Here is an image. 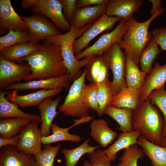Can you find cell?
<instances>
[{
    "label": "cell",
    "instance_id": "1",
    "mask_svg": "<svg viewBox=\"0 0 166 166\" xmlns=\"http://www.w3.org/2000/svg\"><path fill=\"white\" fill-rule=\"evenodd\" d=\"M26 61L30 65V73L23 80L54 78L67 73L59 45L48 43L39 44L38 50L22 59L20 63Z\"/></svg>",
    "mask_w": 166,
    "mask_h": 166
},
{
    "label": "cell",
    "instance_id": "2",
    "mask_svg": "<svg viewBox=\"0 0 166 166\" xmlns=\"http://www.w3.org/2000/svg\"><path fill=\"white\" fill-rule=\"evenodd\" d=\"M160 110L148 97L134 110L132 119L134 130L149 141L161 146L164 121Z\"/></svg>",
    "mask_w": 166,
    "mask_h": 166
},
{
    "label": "cell",
    "instance_id": "3",
    "mask_svg": "<svg viewBox=\"0 0 166 166\" xmlns=\"http://www.w3.org/2000/svg\"><path fill=\"white\" fill-rule=\"evenodd\" d=\"M165 10L161 8L148 20L143 22H138L132 17L127 21L123 38L120 44L128 56L139 67V58L143 50L153 39L149 26L156 18Z\"/></svg>",
    "mask_w": 166,
    "mask_h": 166
},
{
    "label": "cell",
    "instance_id": "4",
    "mask_svg": "<svg viewBox=\"0 0 166 166\" xmlns=\"http://www.w3.org/2000/svg\"><path fill=\"white\" fill-rule=\"evenodd\" d=\"M88 25L80 29L71 26L70 30L67 33L59 35L46 38L43 43L58 45L61 49L64 65L67 73L69 75L70 81L74 80L78 75H81V69L86 66L97 56L94 55L86 57L82 60H77L74 55L73 45L75 41L81 36L91 26Z\"/></svg>",
    "mask_w": 166,
    "mask_h": 166
},
{
    "label": "cell",
    "instance_id": "5",
    "mask_svg": "<svg viewBox=\"0 0 166 166\" xmlns=\"http://www.w3.org/2000/svg\"><path fill=\"white\" fill-rule=\"evenodd\" d=\"M86 75L85 68L81 76L74 81L64 102L59 107V112L65 116L80 118L88 115L89 109L84 104L82 97Z\"/></svg>",
    "mask_w": 166,
    "mask_h": 166
},
{
    "label": "cell",
    "instance_id": "6",
    "mask_svg": "<svg viewBox=\"0 0 166 166\" xmlns=\"http://www.w3.org/2000/svg\"><path fill=\"white\" fill-rule=\"evenodd\" d=\"M120 44L116 42L103 53L102 56L107 61L109 69L113 74L111 84L115 94L126 87L125 80V54Z\"/></svg>",
    "mask_w": 166,
    "mask_h": 166
},
{
    "label": "cell",
    "instance_id": "7",
    "mask_svg": "<svg viewBox=\"0 0 166 166\" xmlns=\"http://www.w3.org/2000/svg\"><path fill=\"white\" fill-rule=\"evenodd\" d=\"M128 20L122 19L112 31L103 34L93 44L87 47L76 56V58L80 60L94 55L102 56L116 42L119 43L121 41Z\"/></svg>",
    "mask_w": 166,
    "mask_h": 166
},
{
    "label": "cell",
    "instance_id": "8",
    "mask_svg": "<svg viewBox=\"0 0 166 166\" xmlns=\"http://www.w3.org/2000/svg\"><path fill=\"white\" fill-rule=\"evenodd\" d=\"M21 18L28 28L30 42L38 43L47 37L62 34L51 22L40 14L36 13Z\"/></svg>",
    "mask_w": 166,
    "mask_h": 166
},
{
    "label": "cell",
    "instance_id": "9",
    "mask_svg": "<svg viewBox=\"0 0 166 166\" xmlns=\"http://www.w3.org/2000/svg\"><path fill=\"white\" fill-rule=\"evenodd\" d=\"M122 19L120 17H109L105 14L93 23L81 36L75 41L73 49L75 56L87 48L94 38L104 31L112 29L116 23Z\"/></svg>",
    "mask_w": 166,
    "mask_h": 166
},
{
    "label": "cell",
    "instance_id": "10",
    "mask_svg": "<svg viewBox=\"0 0 166 166\" xmlns=\"http://www.w3.org/2000/svg\"><path fill=\"white\" fill-rule=\"evenodd\" d=\"M17 63L0 56V88L4 89L19 81L31 73L28 63Z\"/></svg>",
    "mask_w": 166,
    "mask_h": 166
},
{
    "label": "cell",
    "instance_id": "11",
    "mask_svg": "<svg viewBox=\"0 0 166 166\" xmlns=\"http://www.w3.org/2000/svg\"><path fill=\"white\" fill-rule=\"evenodd\" d=\"M38 124L30 122L24 125L19 133V139L16 148L19 151L35 155L42 150V136Z\"/></svg>",
    "mask_w": 166,
    "mask_h": 166
},
{
    "label": "cell",
    "instance_id": "12",
    "mask_svg": "<svg viewBox=\"0 0 166 166\" xmlns=\"http://www.w3.org/2000/svg\"><path fill=\"white\" fill-rule=\"evenodd\" d=\"M31 10L46 16L62 30L68 31L70 29V25L64 16L62 5L59 0H38L36 5L31 8Z\"/></svg>",
    "mask_w": 166,
    "mask_h": 166
},
{
    "label": "cell",
    "instance_id": "13",
    "mask_svg": "<svg viewBox=\"0 0 166 166\" xmlns=\"http://www.w3.org/2000/svg\"><path fill=\"white\" fill-rule=\"evenodd\" d=\"M70 76L69 73L57 77L33 80L24 83H14L4 89L6 90L17 91L27 89L49 90L55 89H67L69 85Z\"/></svg>",
    "mask_w": 166,
    "mask_h": 166
},
{
    "label": "cell",
    "instance_id": "14",
    "mask_svg": "<svg viewBox=\"0 0 166 166\" xmlns=\"http://www.w3.org/2000/svg\"><path fill=\"white\" fill-rule=\"evenodd\" d=\"M28 32L25 22L14 10L10 0H0V34L10 30Z\"/></svg>",
    "mask_w": 166,
    "mask_h": 166
},
{
    "label": "cell",
    "instance_id": "15",
    "mask_svg": "<svg viewBox=\"0 0 166 166\" xmlns=\"http://www.w3.org/2000/svg\"><path fill=\"white\" fill-rule=\"evenodd\" d=\"M62 90L63 89L61 88L41 89L24 95H19L17 91L13 90L10 91L6 97L10 101L22 108L38 106L45 99L60 93Z\"/></svg>",
    "mask_w": 166,
    "mask_h": 166
},
{
    "label": "cell",
    "instance_id": "16",
    "mask_svg": "<svg viewBox=\"0 0 166 166\" xmlns=\"http://www.w3.org/2000/svg\"><path fill=\"white\" fill-rule=\"evenodd\" d=\"M93 117L89 115L78 119L73 120L74 123L71 126L66 128L59 127L55 123H53L51 129L52 134L46 136H42V139L43 145L51 144L62 141H69L74 143H79L82 139L80 136L71 134L69 130L71 128L81 124L89 122L93 120Z\"/></svg>",
    "mask_w": 166,
    "mask_h": 166
},
{
    "label": "cell",
    "instance_id": "17",
    "mask_svg": "<svg viewBox=\"0 0 166 166\" xmlns=\"http://www.w3.org/2000/svg\"><path fill=\"white\" fill-rule=\"evenodd\" d=\"M0 166H37L35 155L19 151L10 145L1 148Z\"/></svg>",
    "mask_w": 166,
    "mask_h": 166
},
{
    "label": "cell",
    "instance_id": "18",
    "mask_svg": "<svg viewBox=\"0 0 166 166\" xmlns=\"http://www.w3.org/2000/svg\"><path fill=\"white\" fill-rule=\"evenodd\" d=\"M166 82V64L161 65L156 62L151 72L148 74L140 90V100L144 102L153 91L164 88Z\"/></svg>",
    "mask_w": 166,
    "mask_h": 166
},
{
    "label": "cell",
    "instance_id": "19",
    "mask_svg": "<svg viewBox=\"0 0 166 166\" xmlns=\"http://www.w3.org/2000/svg\"><path fill=\"white\" fill-rule=\"evenodd\" d=\"M143 3L140 0H111L106 6L105 14L109 17H118L128 20L138 12Z\"/></svg>",
    "mask_w": 166,
    "mask_h": 166
},
{
    "label": "cell",
    "instance_id": "20",
    "mask_svg": "<svg viewBox=\"0 0 166 166\" xmlns=\"http://www.w3.org/2000/svg\"><path fill=\"white\" fill-rule=\"evenodd\" d=\"M106 6L97 5L76 8L71 26L80 29L92 24L105 14Z\"/></svg>",
    "mask_w": 166,
    "mask_h": 166
},
{
    "label": "cell",
    "instance_id": "21",
    "mask_svg": "<svg viewBox=\"0 0 166 166\" xmlns=\"http://www.w3.org/2000/svg\"><path fill=\"white\" fill-rule=\"evenodd\" d=\"M59 96L54 100L49 97L44 100L38 106L40 113L41 125L40 131L42 136L49 135L53 121L58 114L57 109L61 100Z\"/></svg>",
    "mask_w": 166,
    "mask_h": 166
},
{
    "label": "cell",
    "instance_id": "22",
    "mask_svg": "<svg viewBox=\"0 0 166 166\" xmlns=\"http://www.w3.org/2000/svg\"><path fill=\"white\" fill-rule=\"evenodd\" d=\"M92 138L101 147L105 148L111 144L118 134L109 127L105 120L102 119L93 120L90 124Z\"/></svg>",
    "mask_w": 166,
    "mask_h": 166
},
{
    "label": "cell",
    "instance_id": "23",
    "mask_svg": "<svg viewBox=\"0 0 166 166\" xmlns=\"http://www.w3.org/2000/svg\"><path fill=\"white\" fill-rule=\"evenodd\" d=\"M9 92L0 91V118L21 117L30 120L31 122L39 124L41 123L40 116L25 113L19 109L18 105L15 104L6 98Z\"/></svg>",
    "mask_w": 166,
    "mask_h": 166
},
{
    "label": "cell",
    "instance_id": "24",
    "mask_svg": "<svg viewBox=\"0 0 166 166\" xmlns=\"http://www.w3.org/2000/svg\"><path fill=\"white\" fill-rule=\"evenodd\" d=\"M140 93V90L125 87L115 95L111 105L134 110L142 103Z\"/></svg>",
    "mask_w": 166,
    "mask_h": 166
},
{
    "label": "cell",
    "instance_id": "25",
    "mask_svg": "<svg viewBox=\"0 0 166 166\" xmlns=\"http://www.w3.org/2000/svg\"><path fill=\"white\" fill-rule=\"evenodd\" d=\"M39 44L31 42L19 43L0 50V56L19 63L22 59L37 52L39 49Z\"/></svg>",
    "mask_w": 166,
    "mask_h": 166
},
{
    "label": "cell",
    "instance_id": "26",
    "mask_svg": "<svg viewBox=\"0 0 166 166\" xmlns=\"http://www.w3.org/2000/svg\"><path fill=\"white\" fill-rule=\"evenodd\" d=\"M137 144L142 148L153 166H166V147L155 144L141 136L138 138Z\"/></svg>",
    "mask_w": 166,
    "mask_h": 166
},
{
    "label": "cell",
    "instance_id": "27",
    "mask_svg": "<svg viewBox=\"0 0 166 166\" xmlns=\"http://www.w3.org/2000/svg\"><path fill=\"white\" fill-rule=\"evenodd\" d=\"M140 136V133L135 130L122 132L114 143L104 151L111 161H113L116 159L117 153L119 151L133 145L137 144L138 138Z\"/></svg>",
    "mask_w": 166,
    "mask_h": 166
},
{
    "label": "cell",
    "instance_id": "28",
    "mask_svg": "<svg viewBox=\"0 0 166 166\" xmlns=\"http://www.w3.org/2000/svg\"><path fill=\"white\" fill-rule=\"evenodd\" d=\"M134 110L127 108H119L114 106H108L104 114L107 115L115 120L119 127L117 129L122 132H131L132 128V119Z\"/></svg>",
    "mask_w": 166,
    "mask_h": 166
},
{
    "label": "cell",
    "instance_id": "29",
    "mask_svg": "<svg viewBox=\"0 0 166 166\" xmlns=\"http://www.w3.org/2000/svg\"><path fill=\"white\" fill-rule=\"evenodd\" d=\"M125 61V80L126 87L141 90L147 74L140 70L139 67L126 55Z\"/></svg>",
    "mask_w": 166,
    "mask_h": 166
},
{
    "label": "cell",
    "instance_id": "30",
    "mask_svg": "<svg viewBox=\"0 0 166 166\" xmlns=\"http://www.w3.org/2000/svg\"><path fill=\"white\" fill-rule=\"evenodd\" d=\"M31 122L30 120L21 117L1 119L0 120V137L10 138L19 133L21 128Z\"/></svg>",
    "mask_w": 166,
    "mask_h": 166
},
{
    "label": "cell",
    "instance_id": "31",
    "mask_svg": "<svg viewBox=\"0 0 166 166\" xmlns=\"http://www.w3.org/2000/svg\"><path fill=\"white\" fill-rule=\"evenodd\" d=\"M89 141V139L85 140L81 145L73 149L64 148L61 150V152L65 159V166H75L82 156L94 152L99 147V145H90Z\"/></svg>",
    "mask_w": 166,
    "mask_h": 166
},
{
    "label": "cell",
    "instance_id": "32",
    "mask_svg": "<svg viewBox=\"0 0 166 166\" xmlns=\"http://www.w3.org/2000/svg\"><path fill=\"white\" fill-rule=\"evenodd\" d=\"M158 45L152 39L141 53L139 58V64L141 71L147 74L152 71L154 61L160 54Z\"/></svg>",
    "mask_w": 166,
    "mask_h": 166
},
{
    "label": "cell",
    "instance_id": "33",
    "mask_svg": "<svg viewBox=\"0 0 166 166\" xmlns=\"http://www.w3.org/2000/svg\"><path fill=\"white\" fill-rule=\"evenodd\" d=\"M98 86L97 99L100 108L98 115L101 116L104 114L106 108L111 105L115 94L111 82L109 80Z\"/></svg>",
    "mask_w": 166,
    "mask_h": 166
},
{
    "label": "cell",
    "instance_id": "34",
    "mask_svg": "<svg viewBox=\"0 0 166 166\" xmlns=\"http://www.w3.org/2000/svg\"><path fill=\"white\" fill-rule=\"evenodd\" d=\"M29 42L30 36L28 31L11 29L6 34L0 37V50L19 43Z\"/></svg>",
    "mask_w": 166,
    "mask_h": 166
},
{
    "label": "cell",
    "instance_id": "35",
    "mask_svg": "<svg viewBox=\"0 0 166 166\" xmlns=\"http://www.w3.org/2000/svg\"><path fill=\"white\" fill-rule=\"evenodd\" d=\"M144 153L137 144H134L124 149L119 158L117 166H138V160L143 158Z\"/></svg>",
    "mask_w": 166,
    "mask_h": 166
},
{
    "label": "cell",
    "instance_id": "36",
    "mask_svg": "<svg viewBox=\"0 0 166 166\" xmlns=\"http://www.w3.org/2000/svg\"><path fill=\"white\" fill-rule=\"evenodd\" d=\"M98 87L95 83L89 84L85 83L82 93L83 101L85 106L89 110H93L97 114L100 111L97 99Z\"/></svg>",
    "mask_w": 166,
    "mask_h": 166
},
{
    "label": "cell",
    "instance_id": "37",
    "mask_svg": "<svg viewBox=\"0 0 166 166\" xmlns=\"http://www.w3.org/2000/svg\"><path fill=\"white\" fill-rule=\"evenodd\" d=\"M61 144L52 146L44 145V148L35 155L37 166H53L56 157L59 151Z\"/></svg>",
    "mask_w": 166,
    "mask_h": 166
},
{
    "label": "cell",
    "instance_id": "38",
    "mask_svg": "<svg viewBox=\"0 0 166 166\" xmlns=\"http://www.w3.org/2000/svg\"><path fill=\"white\" fill-rule=\"evenodd\" d=\"M162 113L164 121L163 137H166V90L163 88L152 91L148 97Z\"/></svg>",
    "mask_w": 166,
    "mask_h": 166
},
{
    "label": "cell",
    "instance_id": "39",
    "mask_svg": "<svg viewBox=\"0 0 166 166\" xmlns=\"http://www.w3.org/2000/svg\"><path fill=\"white\" fill-rule=\"evenodd\" d=\"M88 155L92 166H111L110 159L100 147Z\"/></svg>",
    "mask_w": 166,
    "mask_h": 166
},
{
    "label": "cell",
    "instance_id": "40",
    "mask_svg": "<svg viewBox=\"0 0 166 166\" xmlns=\"http://www.w3.org/2000/svg\"><path fill=\"white\" fill-rule=\"evenodd\" d=\"M103 60L102 56H97L86 66V78L91 83H95Z\"/></svg>",
    "mask_w": 166,
    "mask_h": 166
},
{
    "label": "cell",
    "instance_id": "41",
    "mask_svg": "<svg viewBox=\"0 0 166 166\" xmlns=\"http://www.w3.org/2000/svg\"><path fill=\"white\" fill-rule=\"evenodd\" d=\"M151 32L154 41L161 50L166 51V26L155 28Z\"/></svg>",
    "mask_w": 166,
    "mask_h": 166
},
{
    "label": "cell",
    "instance_id": "42",
    "mask_svg": "<svg viewBox=\"0 0 166 166\" xmlns=\"http://www.w3.org/2000/svg\"><path fill=\"white\" fill-rule=\"evenodd\" d=\"M63 9L64 16L68 22L71 24L73 16L76 8L77 0H59Z\"/></svg>",
    "mask_w": 166,
    "mask_h": 166
},
{
    "label": "cell",
    "instance_id": "43",
    "mask_svg": "<svg viewBox=\"0 0 166 166\" xmlns=\"http://www.w3.org/2000/svg\"><path fill=\"white\" fill-rule=\"evenodd\" d=\"M102 56L103 60L101 66L95 82L98 85L109 80V65L105 58Z\"/></svg>",
    "mask_w": 166,
    "mask_h": 166
},
{
    "label": "cell",
    "instance_id": "44",
    "mask_svg": "<svg viewBox=\"0 0 166 166\" xmlns=\"http://www.w3.org/2000/svg\"><path fill=\"white\" fill-rule=\"evenodd\" d=\"M109 0H77L76 8L97 5L106 6Z\"/></svg>",
    "mask_w": 166,
    "mask_h": 166
},
{
    "label": "cell",
    "instance_id": "45",
    "mask_svg": "<svg viewBox=\"0 0 166 166\" xmlns=\"http://www.w3.org/2000/svg\"><path fill=\"white\" fill-rule=\"evenodd\" d=\"M19 138V134L10 138L6 139L0 137V148L7 145H10L16 148Z\"/></svg>",
    "mask_w": 166,
    "mask_h": 166
},
{
    "label": "cell",
    "instance_id": "46",
    "mask_svg": "<svg viewBox=\"0 0 166 166\" xmlns=\"http://www.w3.org/2000/svg\"><path fill=\"white\" fill-rule=\"evenodd\" d=\"M149 1L152 3V8L150 13L151 16H152L156 12L161 8L162 3L160 0H149Z\"/></svg>",
    "mask_w": 166,
    "mask_h": 166
},
{
    "label": "cell",
    "instance_id": "47",
    "mask_svg": "<svg viewBox=\"0 0 166 166\" xmlns=\"http://www.w3.org/2000/svg\"><path fill=\"white\" fill-rule=\"evenodd\" d=\"M38 0H23L21 2V6L24 9L32 8L35 6Z\"/></svg>",
    "mask_w": 166,
    "mask_h": 166
},
{
    "label": "cell",
    "instance_id": "48",
    "mask_svg": "<svg viewBox=\"0 0 166 166\" xmlns=\"http://www.w3.org/2000/svg\"><path fill=\"white\" fill-rule=\"evenodd\" d=\"M161 146L166 147V137L163 138Z\"/></svg>",
    "mask_w": 166,
    "mask_h": 166
},
{
    "label": "cell",
    "instance_id": "49",
    "mask_svg": "<svg viewBox=\"0 0 166 166\" xmlns=\"http://www.w3.org/2000/svg\"><path fill=\"white\" fill-rule=\"evenodd\" d=\"M83 166H92L89 161L86 160L84 162Z\"/></svg>",
    "mask_w": 166,
    "mask_h": 166
}]
</instances>
